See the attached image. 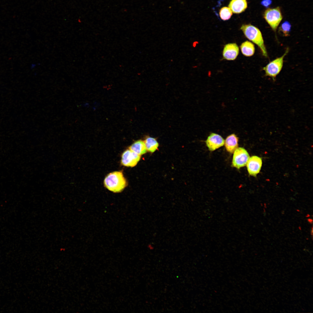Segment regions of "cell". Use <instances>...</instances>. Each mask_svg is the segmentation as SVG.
I'll use <instances>...</instances> for the list:
<instances>
[{
	"label": "cell",
	"instance_id": "14",
	"mask_svg": "<svg viewBox=\"0 0 313 313\" xmlns=\"http://www.w3.org/2000/svg\"><path fill=\"white\" fill-rule=\"evenodd\" d=\"M144 141L147 151L153 153L157 149L159 145L155 139L148 136Z\"/></svg>",
	"mask_w": 313,
	"mask_h": 313
},
{
	"label": "cell",
	"instance_id": "5",
	"mask_svg": "<svg viewBox=\"0 0 313 313\" xmlns=\"http://www.w3.org/2000/svg\"><path fill=\"white\" fill-rule=\"evenodd\" d=\"M249 155L244 148L239 147L234 152L232 167L238 169L245 166L250 158Z\"/></svg>",
	"mask_w": 313,
	"mask_h": 313
},
{
	"label": "cell",
	"instance_id": "11",
	"mask_svg": "<svg viewBox=\"0 0 313 313\" xmlns=\"http://www.w3.org/2000/svg\"><path fill=\"white\" fill-rule=\"evenodd\" d=\"M228 7L234 13L239 14L247 8V1L246 0H231Z\"/></svg>",
	"mask_w": 313,
	"mask_h": 313
},
{
	"label": "cell",
	"instance_id": "10",
	"mask_svg": "<svg viewBox=\"0 0 313 313\" xmlns=\"http://www.w3.org/2000/svg\"><path fill=\"white\" fill-rule=\"evenodd\" d=\"M239 138L234 134L228 136L224 141V144L227 151L232 153L238 148Z\"/></svg>",
	"mask_w": 313,
	"mask_h": 313
},
{
	"label": "cell",
	"instance_id": "15",
	"mask_svg": "<svg viewBox=\"0 0 313 313\" xmlns=\"http://www.w3.org/2000/svg\"><path fill=\"white\" fill-rule=\"evenodd\" d=\"M291 27V25L289 22L285 21L279 28V32L283 36L288 37L290 35Z\"/></svg>",
	"mask_w": 313,
	"mask_h": 313
},
{
	"label": "cell",
	"instance_id": "4",
	"mask_svg": "<svg viewBox=\"0 0 313 313\" xmlns=\"http://www.w3.org/2000/svg\"><path fill=\"white\" fill-rule=\"evenodd\" d=\"M288 51L289 49L287 48L282 56L272 61L263 68L265 76L271 77L273 80L275 79L282 68L284 58Z\"/></svg>",
	"mask_w": 313,
	"mask_h": 313
},
{
	"label": "cell",
	"instance_id": "19",
	"mask_svg": "<svg viewBox=\"0 0 313 313\" xmlns=\"http://www.w3.org/2000/svg\"><path fill=\"white\" fill-rule=\"evenodd\" d=\"M171 61H173V60H171Z\"/></svg>",
	"mask_w": 313,
	"mask_h": 313
},
{
	"label": "cell",
	"instance_id": "8",
	"mask_svg": "<svg viewBox=\"0 0 313 313\" xmlns=\"http://www.w3.org/2000/svg\"><path fill=\"white\" fill-rule=\"evenodd\" d=\"M205 143L209 150L212 151L223 146L224 140L219 134L212 133L207 138Z\"/></svg>",
	"mask_w": 313,
	"mask_h": 313
},
{
	"label": "cell",
	"instance_id": "13",
	"mask_svg": "<svg viewBox=\"0 0 313 313\" xmlns=\"http://www.w3.org/2000/svg\"><path fill=\"white\" fill-rule=\"evenodd\" d=\"M129 148L140 155L145 154L147 151L144 141L141 140L134 142L130 146Z\"/></svg>",
	"mask_w": 313,
	"mask_h": 313
},
{
	"label": "cell",
	"instance_id": "2",
	"mask_svg": "<svg viewBox=\"0 0 313 313\" xmlns=\"http://www.w3.org/2000/svg\"><path fill=\"white\" fill-rule=\"evenodd\" d=\"M104 183L107 189L114 193L121 192L127 185L121 171H114L108 174L105 178Z\"/></svg>",
	"mask_w": 313,
	"mask_h": 313
},
{
	"label": "cell",
	"instance_id": "1",
	"mask_svg": "<svg viewBox=\"0 0 313 313\" xmlns=\"http://www.w3.org/2000/svg\"><path fill=\"white\" fill-rule=\"evenodd\" d=\"M240 29L247 38L259 47L263 55L267 57V51L262 34L259 29L250 24L242 25Z\"/></svg>",
	"mask_w": 313,
	"mask_h": 313
},
{
	"label": "cell",
	"instance_id": "9",
	"mask_svg": "<svg viewBox=\"0 0 313 313\" xmlns=\"http://www.w3.org/2000/svg\"><path fill=\"white\" fill-rule=\"evenodd\" d=\"M239 52V48L236 43H228L226 44L223 48V58L228 60H234L237 58Z\"/></svg>",
	"mask_w": 313,
	"mask_h": 313
},
{
	"label": "cell",
	"instance_id": "17",
	"mask_svg": "<svg viewBox=\"0 0 313 313\" xmlns=\"http://www.w3.org/2000/svg\"><path fill=\"white\" fill-rule=\"evenodd\" d=\"M272 0H262L261 4L263 6L268 8L272 3Z\"/></svg>",
	"mask_w": 313,
	"mask_h": 313
},
{
	"label": "cell",
	"instance_id": "16",
	"mask_svg": "<svg viewBox=\"0 0 313 313\" xmlns=\"http://www.w3.org/2000/svg\"><path fill=\"white\" fill-rule=\"evenodd\" d=\"M232 11L229 7H224L220 10L219 14L221 18L224 21L229 19L232 15Z\"/></svg>",
	"mask_w": 313,
	"mask_h": 313
},
{
	"label": "cell",
	"instance_id": "3",
	"mask_svg": "<svg viewBox=\"0 0 313 313\" xmlns=\"http://www.w3.org/2000/svg\"><path fill=\"white\" fill-rule=\"evenodd\" d=\"M263 17L272 30L276 32L283 19L280 8H268L265 10Z\"/></svg>",
	"mask_w": 313,
	"mask_h": 313
},
{
	"label": "cell",
	"instance_id": "12",
	"mask_svg": "<svg viewBox=\"0 0 313 313\" xmlns=\"http://www.w3.org/2000/svg\"><path fill=\"white\" fill-rule=\"evenodd\" d=\"M242 54L245 56L251 57L254 55L255 51L254 44L248 41L243 42L240 46Z\"/></svg>",
	"mask_w": 313,
	"mask_h": 313
},
{
	"label": "cell",
	"instance_id": "7",
	"mask_svg": "<svg viewBox=\"0 0 313 313\" xmlns=\"http://www.w3.org/2000/svg\"><path fill=\"white\" fill-rule=\"evenodd\" d=\"M262 164V158L256 156L250 157L247 163V167L249 174L256 176L259 173Z\"/></svg>",
	"mask_w": 313,
	"mask_h": 313
},
{
	"label": "cell",
	"instance_id": "18",
	"mask_svg": "<svg viewBox=\"0 0 313 313\" xmlns=\"http://www.w3.org/2000/svg\"><path fill=\"white\" fill-rule=\"evenodd\" d=\"M152 245H148V248L149 249H150V250H152V249H153V247H152Z\"/></svg>",
	"mask_w": 313,
	"mask_h": 313
},
{
	"label": "cell",
	"instance_id": "6",
	"mask_svg": "<svg viewBox=\"0 0 313 313\" xmlns=\"http://www.w3.org/2000/svg\"><path fill=\"white\" fill-rule=\"evenodd\" d=\"M140 158L141 155L130 149H127L122 155L121 163L125 166L133 167L137 164Z\"/></svg>",
	"mask_w": 313,
	"mask_h": 313
}]
</instances>
